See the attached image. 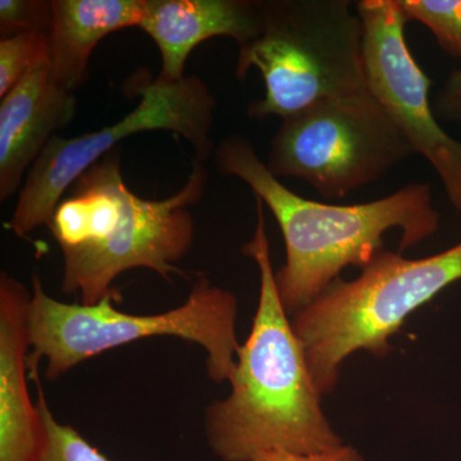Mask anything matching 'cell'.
Listing matches in <instances>:
<instances>
[{
	"label": "cell",
	"instance_id": "7a4b0ae2",
	"mask_svg": "<svg viewBox=\"0 0 461 461\" xmlns=\"http://www.w3.org/2000/svg\"><path fill=\"white\" fill-rule=\"evenodd\" d=\"M213 154L217 171L244 181L280 224L286 263L276 272V284L288 315L313 303L346 267L362 269L371 262L388 230H402V253L439 229L429 184H409L362 204H327L285 186L245 136H227Z\"/></svg>",
	"mask_w": 461,
	"mask_h": 461
},
{
	"label": "cell",
	"instance_id": "9a60e30c",
	"mask_svg": "<svg viewBox=\"0 0 461 461\" xmlns=\"http://www.w3.org/2000/svg\"><path fill=\"white\" fill-rule=\"evenodd\" d=\"M409 21L432 32L439 48L461 60V0H399Z\"/></svg>",
	"mask_w": 461,
	"mask_h": 461
},
{
	"label": "cell",
	"instance_id": "5b68a950",
	"mask_svg": "<svg viewBox=\"0 0 461 461\" xmlns=\"http://www.w3.org/2000/svg\"><path fill=\"white\" fill-rule=\"evenodd\" d=\"M259 32L239 45L236 77L260 72L253 120L299 113L315 103L366 89L364 27L350 0H258Z\"/></svg>",
	"mask_w": 461,
	"mask_h": 461
},
{
	"label": "cell",
	"instance_id": "277c9868",
	"mask_svg": "<svg viewBox=\"0 0 461 461\" xmlns=\"http://www.w3.org/2000/svg\"><path fill=\"white\" fill-rule=\"evenodd\" d=\"M120 297L114 290L94 305L67 304L48 295L41 277L33 273L29 306V377L39 375L42 360L45 378L56 381L104 351L142 339L167 336L203 346L209 378L230 382L241 348L236 336L238 300L230 291L198 275L184 304L165 313L147 315L117 311L114 303Z\"/></svg>",
	"mask_w": 461,
	"mask_h": 461
},
{
	"label": "cell",
	"instance_id": "4fadbf2b",
	"mask_svg": "<svg viewBox=\"0 0 461 461\" xmlns=\"http://www.w3.org/2000/svg\"><path fill=\"white\" fill-rule=\"evenodd\" d=\"M147 0H51V81L75 93L89 72L91 53L109 33L139 27Z\"/></svg>",
	"mask_w": 461,
	"mask_h": 461
},
{
	"label": "cell",
	"instance_id": "8fae6325",
	"mask_svg": "<svg viewBox=\"0 0 461 461\" xmlns=\"http://www.w3.org/2000/svg\"><path fill=\"white\" fill-rule=\"evenodd\" d=\"M75 93L51 81L50 65L35 67L0 103V200L7 202L54 133L74 120Z\"/></svg>",
	"mask_w": 461,
	"mask_h": 461
},
{
	"label": "cell",
	"instance_id": "3957f363",
	"mask_svg": "<svg viewBox=\"0 0 461 461\" xmlns=\"http://www.w3.org/2000/svg\"><path fill=\"white\" fill-rule=\"evenodd\" d=\"M121 148L105 154L69 187L50 227L63 256L62 290L94 305L111 294L115 278L148 268L172 281L194 241L191 206L204 194V163H193L175 195L148 200L133 194L121 171Z\"/></svg>",
	"mask_w": 461,
	"mask_h": 461
},
{
	"label": "cell",
	"instance_id": "2e32d148",
	"mask_svg": "<svg viewBox=\"0 0 461 461\" xmlns=\"http://www.w3.org/2000/svg\"><path fill=\"white\" fill-rule=\"evenodd\" d=\"M38 386V405L45 426V446L39 461H109L98 448L90 445L80 433L60 423L51 412L39 375L32 379Z\"/></svg>",
	"mask_w": 461,
	"mask_h": 461
},
{
	"label": "cell",
	"instance_id": "52a82bcc",
	"mask_svg": "<svg viewBox=\"0 0 461 461\" xmlns=\"http://www.w3.org/2000/svg\"><path fill=\"white\" fill-rule=\"evenodd\" d=\"M415 156L368 87L323 99L282 120L267 167L306 182L326 199L345 198Z\"/></svg>",
	"mask_w": 461,
	"mask_h": 461
},
{
	"label": "cell",
	"instance_id": "5bb4252c",
	"mask_svg": "<svg viewBox=\"0 0 461 461\" xmlns=\"http://www.w3.org/2000/svg\"><path fill=\"white\" fill-rule=\"evenodd\" d=\"M50 32H23L0 41V98L35 67L50 65Z\"/></svg>",
	"mask_w": 461,
	"mask_h": 461
},
{
	"label": "cell",
	"instance_id": "8992f818",
	"mask_svg": "<svg viewBox=\"0 0 461 461\" xmlns=\"http://www.w3.org/2000/svg\"><path fill=\"white\" fill-rule=\"evenodd\" d=\"M459 281L461 242L423 259L382 249L359 277L339 278L293 315L294 332L321 396L332 393L341 364L351 354L366 350L386 357L388 339L406 318Z\"/></svg>",
	"mask_w": 461,
	"mask_h": 461
},
{
	"label": "cell",
	"instance_id": "d6986e66",
	"mask_svg": "<svg viewBox=\"0 0 461 461\" xmlns=\"http://www.w3.org/2000/svg\"><path fill=\"white\" fill-rule=\"evenodd\" d=\"M251 461H366L362 454L353 446L342 445L335 450L320 454H293L286 451H264L253 457Z\"/></svg>",
	"mask_w": 461,
	"mask_h": 461
},
{
	"label": "cell",
	"instance_id": "6da1fadb",
	"mask_svg": "<svg viewBox=\"0 0 461 461\" xmlns=\"http://www.w3.org/2000/svg\"><path fill=\"white\" fill-rule=\"evenodd\" d=\"M256 200V233L242 253L259 268L257 314L240 348L229 397L209 405L205 414L206 441L222 461H251L264 451L327 453L344 445L321 411V393L278 295L263 203Z\"/></svg>",
	"mask_w": 461,
	"mask_h": 461
},
{
	"label": "cell",
	"instance_id": "ba28073f",
	"mask_svg": "<svg viewBox=\"0 0 461 461\" xmlns=\"http://www.w3.org/2000/svg\"><path fill=\"white\" fill-rule=\"evenodd\" d=\"M140 103L117 123L77 138L54 136L27 173L9 229L26 238L36 227L50 224L66 191L85 171L130 136L147 131L177 133L190 142L204 163L214 153L217 103L208 85L196 77L176 83L160 80L140 89Z\"/></svg>",
	"mask_w": 461,
	"mask_h": 461
},
{
	"label": "cell",
	"instance_id": "ac0fdd59",
	"mask_svg": "<svg viewBox=\"0 0 461 461\" xmlns=\"http://www.w3.org/2000/svg\"><path fill=\"white\" fill-rule=\"evenodd\" d=\"M436 117L461 126V68L447 76L436 96Z\"/></svg>",
	"mask_w": 461,
	"mask_h": 461
},
{
	"label": "cell",
	"instance_id": "9c48e42d",
	"mask_svg": "<svg viewBox=\"0 0 461 461\" xmlns=\"http://www.w3.org/2000/svg\"><path fill=\"white\" fill-rule=\"evenodd\" d=\"M355 8L364 27L366 87L414 153L429 160L461 213V141L442 129L430 105L432 81L409 50L399 0H360Z\"/></svg>",
	"mask_w": 461,
	"mask_h": 461
},
{
	"label": "cell",
	"instance_id": "7c38bea8",
	"mask_svg": "<svg viewBox=\"0 0 461 461\" xmlns=\"http://www.w3.org/2000/svg\"><path fill=\"white\" fill-rule=\"evenodd\" d=\"M259 27L258 0H147L139 25L162 56L158 77L169 83L185 78L187 58L200 42L224 36L241 45Z\"/></svg>",
	"mask_w": 461,
	"mask_h": 461
},
{
	"label": "cell",
	"instance_id": "30bf717a",
	"mask_svg": "<svg viewBox=\"0 0 461 461\" xmlns=\"http://www.w3.org/2000/svg\"><path fill=\"white\" fill-rule=\"evenodd\" d=\"M32 294L9 276L0 275V461H39L45 426L32 402L27 378Z\"/></svg>",
	"mask_w": 461,
	"mask_h": 461
},
{
	"label": "cell",
	"instance_id": "e0dca14e",
	"mask_svg": "<svg viewBox=\"0 0 461 461\" xmlns=\"http://www.w3.org/2000/svg\"><path fill=\"white\" fill-rule=\"evenodd\" d=\"M51 27V0H0L2 39L23 32H50Z\"/></svg>",
	"mask_w": 461,
	"mask_h": 461
}]
</instances>
